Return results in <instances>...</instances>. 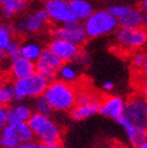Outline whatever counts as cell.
Returning <instances> with one entry per match:
<instances>
[{
    "label": "cell",
    "instance_id": "7bdbcfd3",
    "mask_svg": "<svg viewBox=\"0 0 147 148\" xmlns=\"http://www.w3.org/2000/svg\"><path fill=\"white\" fill-rule=\"evenodd\" d=\"M116 148H122V147H116Z\"/></svg>",
    "mask_w": 147,
    "mask_h": 148
},
{
    "label": "cell",
    "instance_id": "1f68e13d",
    "mask_svg": "<svg viewBox=\"0 0 147 148\" xmlns=\"http://www.w3.org/2000/svg\"><path fill=\"white\" fill-rule=\"evenodd\" d=\"M140 89H141V95L147 100V76H142L140 78Z\"/></svg>",
    "mask_w": 147,
    "mask_h": 148
},
{
    "label": "cell",
    "instance_id": "30bf717a",
    "mask_svg": "<svg viewBox=\"0 0 147 148\" xmlns=\"http://www.w3.org/2000/svg\"><path fill=\"white\" fill-rule=\"evenodd\" d=\"M48 21H49V17H48L46 10L41 9V10L34 11L32 14H28L24 19L18 22L16 28L21 32L35 34V33H40L42 29L45 28Z\"/></svg>",
    "mask_w": 147,
    "mask_h": 148
},
{
    "label": "cell",
    "instance_id": "5bb4252c",
    "mask_svg": "<svg viewBox=\"0 0 147 148\" xmlns=\"http://www.w3.org/2000/svg\"><path fill=\"white\" fill-rule=\"evenodd\" d=\"M34 72H36V63L33 60H29L22 56L13 60H10L9 73L13 79L27 77Z\"/></svg>",
    "mask_w": 147,
    "mask_h": 148
},
{
    "label": "cell",
    "instance_id": "603a6c76",
    "mask_svg": "<svg viewBox=\"0 0 147 148\" xmlns=\"http://www.w3.org/2000/svg\"><path fill=\"white\" fill-rule=\"evenodd\" d=\"M33 110L36 113H41V114H46V116H51L53 112V108L51 106V103L48 102V100L45 98V95H41V97L34 99L33 102Z\"/></svg>",
    "mask_w": 147,
    "mask_h": 148
},
{
    "label": "cell",
    "instance_id": "6da1fadb",
    "mask_svg": "<svg viewBox=\"0 0 147 148\" xmlns=\"http://www.w3.org/2000/svg\"><path fill=\"white\" fill-rule=\"evenodd\" d=\"M117 123L124 129L131 146H140L147 140V100L142 95L131 97Z\"/></svg>",
    "mask_w": 147,
    "mask_h": 148
},
{
    "label": "cell",
    "instance_id": "2e32d148",
    "mask_svg": "<svg viewBox=\"0 0 147 148\" xmlns=\"http://www.w3.org/2000/svg\"><path fill=\"white\" fill-rule=\"evenodd\" d=\"M33 107L24 102H16L7 106V119L9 123H28L33 114Z\"/></svg>",
    "mask_w": 147,
    "mask_h": 148
},
{
    "label": "cell",
    "instance_id": "277c9868",
    "mask_svg": "<svg viewBox=\"0 0 147 148\" xmlns=\"http://www.w3.org/2000/svg\"><path fill=\"white\" fill-rule=\"evenodd\" d=\"M84 29L88 38H100L116 32L118 27V18L115 17L109 10L94 11L89 17L84 21Z\"/></svg>",
    "mask_w": 147,
    "mask_h": 148
},
{
    "label": "cell",
    "instance_id": "8992f818",
    "mask_svg": "<svg viewBox=\"0 0 147 148\" xmlns=\"http://www.w3.org/2000/svg\"><path fill=\"white\" fill-rule=\"evenodd\" d=\"M116 42L122 49L137 51L147 46V30L142 28H120L116 32Z\"/></svg>",
    "mask_w": 147,
    "mask_h": 148
},
{
    "label": "cell",
    "instance_id": "d590c367",
    "mask_svg": "<svg viewBox=\"0 0 147 148\" xmlns=\"http://www.w3.org/2000/svg\"><path fill=\"white\" fill-rule=\"evenodd\" d=\"M47 148H64V147H63V145L60 142H56V143L47 145Z\"/></svg>",
    "mask_w": 147,
    "mask_h": 148
},
{
    "label": "cell",
    "instance_id": "4dcf8cb0",
    "mask_svg": "<svg viewBox=\"0 0 147 148\" xmlns=\"http://www.w3.org/2000/svg\"><path fill=\"white\" fill-rule=\"evenodd\" d=\"M19 148H47V145L42 143L40 141H29L25 143H22V146Z\"/></svg>",
    "mask_w": 147,
    "mask_h": 148
},
{
    "label": "cell",
    "instance_id": "f35d334b",
    "mask_svg": "<svg viewBox=\"0 0 147 148\" xmlns=\"http://www.w3.org/2000/svg\"><path fill=\"white\" fill-rule=\"evenodd\" d=\"M136 148H147V140H146V141H144L140 146H137Z\"/></svg>",
    "mask_w": 147,
    "mask_h": 148
},
{
    "label": "cell",
    "instance_id": "ac0fdd59",
    "mask_svg": "<svg viewBox=\"0 0 147 148\" xmlns=\"http://www.w3.org/2000/svg\"><path fill=\"white\" fill-rule=\"evenodd\" d=\"M70 7L77 21H86L94 12L92 4L88 0H71Z\"/></svg>",
    "mask_w": 147,
    "mask_h": 148
},
{
    "label": "cell",
    "instance_id": "5b68a950",
    "mask_svg": "<svg viewBox=\"0 0 147 148\" xmlns=\"http://www.w3.org/2000/svg\"><path fill=\"white\" fill-rule=\"evenodd\" d=\"M48 83V81L39 72H34L27 77L14 79L12 84L14 88L16 100L23 101L25 99H36L41 97L45 94Z\"/></svg>",
    "mask_w": 147,
    "mask_h": 148
},
{
    "label": "cell",
    "instance_id": "cb8c5ba5",
    "mask_svg": "<svg viewBox=\"0 0 147 148\" xmlns=\"http://www.w3.org/2000/svg\"><path fill=\"white\" fill-rule=\"evenodd\" d=\"M13 42V30L9 25L1 24L0 25V48L6 51Z\"/></svg>",
    "mask_w": 147,
    "mask_h": 148
},
{
    "label": "cell",
    "instance_id": "484cf974",
    "mask_svg": "<svg viewBox=\"0 0 147 148\" xmlns=\"http://www.w3.org/2000/svg\"><path fill=\"white\" fill-rule=\"evenodd\" d=\"M129 9L130 7L129 6H123V5H113V6H110L109 7V11L111 12L115 17H117V18H121V17H123L124 14H126L128 11H129Z\"/></svg>",
    "mask_w": 147,
    "mask_h": 148
},
{
    "label": "cell",
    "instance_id": "7a4b0ae2",
    "mask_svg": "<svg viewBox=\"0 0 147 148\" xmlns=\"http://www.w3.org/2000/svg\"><path fill=\"white\" fill-rule=\"evenodd\" d=\"M43 95L57 112H71L77 103V92L74 86L60 79L51 81Z\"/></svg>",
    "mask_w": 147,
    "mask_h": 148
},
{
    "label": "cell",
    "instance_id": "b9f144b4",
    "mask_svg": "<svg viewBox=\"0 0 147 148\" xmlns=\"http://www.w3.org/2000/svg\"><path fill=\"white\" fill-rule=\"evenodd\" d=\"M122 148H131V147H122Z\"/></svg>",
    "mask_w": 147,
    "mask_h": 148
},
{
    "label": "cell",
    "instance_id": "d4e9b609",
    "mask_svg": "<svg viewBox=\"0 0 147 148\" xmlns=\"http://www.w3.org/2000/svg\"><path fill=\"white\" fill-rule=\"evenodd\" d=\"M22 143L17 140H14L9 136H0V147L3 148H19Z\"/></svg>",
    "mask_w": 147,
    "mask_h": 148
},
{
    "label": "cell",
    "instance_id": "d6a6232c",
    "mask_svg": "<svg viewBox=\"0 0 147 148\" xmlns=\"http://www.w3.org/2000/svg\"><path fill=\"white\" fill-rule=\"evenodd\" d=\"M113 87H115V84H113V82H111V81H105V82L102 83V89L106 90V92H111L113 89Z\"/></svg>",
    "mask_w": 147,
    "mask_h": 148
},
{
    "label": "cell",
    "instance_id": "8fae6325",
    "mask_svg": "<svg viewBox=\"0 0 147 148\" xmlns=\"http://www.w3.org/2000/svg\"><path fill=\"white\" fill-rule=\"evenodd\" d=\"M47 48L54 52L64 63L74 62V59L80 53V46L75 45V43H72L68 40L59 39V38H53L48 42Z\"/></svg>",
    "mask_w": 147,
    "mask_h": 148
},
{
    "label": "cell",
    "instance_id": "7c38bea8",
    "mask_svg": "<svg viewBox=\"0 0 147 148\" xmlns=\"http://www.w3.org/2000/svg\"><path fill=\"white\" fill-rule=\"evenodd\" d=\"M0 134L3 136L12 137L21 143L29 142L35 137L28 123H7L6 127L0 131Z\"/></svg>",
    "mask_w": 147,
    "mask_h": 148
},
{
    "label": "cell",
    "instance_id": "e575fe53",
    "mask_svg": "<svg viewBox=\"0 0 147 148\" xmlns=\"http://www.w3.org/2000/svg\"><path fill=\"white\" fill-rule=\"evenodd\" d=\"M7 58V54H6V51L0 48V63H4L5 59Z\"/></svg>",
    "mask_w": 147,
    "mask_h": 148
},
{
    "label": "cell",
    "instance_id": "f546056e",
    "mask_svg": "<svg viewBox=\"0 0 147 148\" xmlns=\"http://www.w3.org/2000/svg\"><path fill=\"white\" fill-rule=\"evenodd\" d=\"M74 62H75L77 65H81V66H86L88 63H89V57H88L87 53H84V52H81L77 54V57L74 59Z\"/></svg>",
    "mask_w": 147,
    "mask_h": 148
},
{
    "label": "cell",
    "instance_id": "4316f807",
    "mask_svg": "<svg viewBox=\"0 0 147 148\" xmlns=\"http://www.w3.org/2000/svg\"><path fill=\"white\" fill-rule=\"evenodd\" d=\"M144 62H145V53H142V52H136V53H134V56L131 57V65H133V68L136 70L141 71L142 66H144Z\"/></svg>",
    "mask_w": 147,
    "mask_h": 148
},
{
    "label": "cell",
    "instance_id": "d6986e66",
    "mask_svg": "<svg viewBox=\"0 0 147 148\" xmlns=\"http://www.w3.org/2000/svg\"><path fill=\"white\" fill-rule=\"evenodd\" d=\"M28 5V0H4L1 13L5 18H10L22 12Z\"/></svg>",
    "mask_w": 147,
    "mask_h": 148
},
{
    "label": "cell",
    "instance_id": "4fadbf2b",
    "mask_svg": "<svg viewBox=\"0 0 147 148\" xmlns=\"http://www.w3.org/2000/svg\"><path fill=\"white\" fill-rule=\"evenodd\" d=\"M126 102L127 101H124V99L118 97V95L106 97L100 103V113L104 117L117 121L123 114Z\"/></svg>",
    "mask_w": 147,
    "mask_h": 148
},
{
    "label": "cell",
    "instance_id": "f1b7e54d",
    "mask_svg": "<svg viewBox=\"0 0 147 148\" xmlns=\"http://www.w3.org/2000/svg\"><path fill=\"white\" fill-rule=\"evenodd\" d=\"M7 123H9V119H7V107L0 105V131L6 127Z\"/></svg>",
    "mask_w": 147,
    "mask_h": 148
},
{
    "label": "cell",
    "instance_id": "7402d4cb",
    "mask_svg": "<svg viewBox=\"0 0 147 148\" xmlns=\"http://www.w3.org/2000/svg\"><path fill=\"white\" fill-rule=\"evenodd\" d=\"M14 100H16V94H14L13 84L5 83L3 87H0V105L7 107L13 103Z\"/></svg>",
    "mask_w": 147,
    "mask_h": 148
},
{
    "label": "cell",
    "instance_id": "ba28073f",
    "mask_svg": "<svg viewBox=\"0 0 147 148\" xmlns=\"http://www.w3.org/2000/svg\"><path fill=\"white\" fill-rule=\"evenodd\" d=\"M51 33H52L53 38L68 40L77 46H82L88 38L84 25L80 21H74L63 25H57L52 29Z\"/></svg>",
    "mask_w": 147,
    "mask_h": 148
},
{
    "label": "cell",
    "instance_id": "60d3db41",
    "mask_svg": "<svg viewBox=\"0 0 147 148\" xmlns=\"http://www.w3.org/2000/svg\"><path fill=\"white\" fill-rule=\"evenodd\" d=\"M3 1L4 0H0V6H3Z\"/></svg>",
    "mask_w": 147,
    "mask_h": 148
},
{
    "label": "cell",
    "instance_id": "44dd1931",
    "mask_svg": "<svg viewBox=\"0 0 147 148\" xmlns=\"http://www.w3.org/2000/svg\"><path fill=\"white\" fill-rule=\"evenodd\" d=\"M58 78L60 81H63V82L72 84L74 82H76L77 78H78L77 69L69 63H64L60 66V69L58 70Z\"/></svg>",
    "mask_w": 147,
    "mask_h": 148
},
{
    "label": "cell",
    "instance_id": "ffe728a7",
    "mask_svg": "<svg viewBox=\"0 0 147 148\" xmlns=\"http://www.w3.org/2000/svg\"><path fill=\"white\" fill-rule=\"evenodd\" d=\"M42 51H43V48L36 42L28 41V42H24L23 45H21V56L29 59V60H33L35 63L39 60Z\"/></svg>",
    "mask_w": 147,
    "mask_h": 148
},
{
    "label": "cell",
    "instance_id": "8d00e7d4",
    "mask_svg": "<svg viewBox=\"0 0 147 148\" xmlns=\"http://www.w3.org/2000/svg\"><path fill=\"white\" fill-rule=\"evenodd\" d=\"M140 9L145 12V13H147V0H144V1L141 3V5H140Z\"/></svg>",
    "mask_w": 147,
    "mask_h": 148
},
{
    "label": "cell",
    "instance_id": "83f0119b",
    "mask_svg": "<svg viewBox=\"0 0 147 148\" xmlns=\"http://www.w3.org/2000/svg\"><path fill=\"white\" fill-rule=\"evenodd\" d=\"M6 54L10 60H13V59L21 57V45H18V43L14 41L12 45L6 49Z\"/></svg>",
    "mask_w": 147,
    "mask_h": 148
},
{
    "label": "cell",
    "instance_id": "52a82bcc",
    "mask_svg": "<svg viewBox=\"0 0 147 148\" xmlns=\"http://www.w3.org/2000/svg\"><path fill=\"white\" fill-rule=\"evenodd\" d=\"M43 9L46 10L49 21L57 25L77 21L71 11L70 3L67 0H46L43 3Z\"/></svg>",
    "mask_w": 147,
    "mask_h": 148
},
{
    "label": "cell",
    "instance_id": "ab89813d",
    "mask_svg": "<svg viewBox=\"0 0 147 148\" xmlns=\"http://www.w3.org/2000/svg\"><path fill=\"white\" fill-rule=\"evenodd\" d=\"M144 28L147 30V13H145V19H144Z\"/></svg>",
    "mask_w": 147,
    "mask_h": 148
},
{
    "label": "cell",
    "instance_id": "836d02e7",
    "mask_svg": "<svg viewBox=\"0 0 147 148\" xmlns=\"http://www.w3.org/2000/svg\"><path fill=\"white\" fill-rule=\"evenodd\" d=\"M141 73H142V76H147V52L145 53V62H144V66L141 69Z\"/></svg>",
    "mask_w": 147,
    "mask_h": 148
},
{
    "label": "cell",
    "instance_id": "74e56055",
    "mask_svg": "<svg viewBox=\"0 0 147 148\" xmlns=\"http://www.w3.org/2000/svg\"><path fill=\"white\" fill-rule=\"evenodd\" d=\"M5 83H7V82H6V77H5L4 75H1V73H0V87H3Z\"/></svg>",
    "mask_w": 147,
    "mask_h": 148
},
{
    "label": "cell",
    "instance_id": "9c48e42d",
    "mask_svg": "<svg viewBox=\"0 0 147 148\" xmlns=\"http://www.w3.org/2000/svg\"><path fill=\"white\" fill-rule=\"evenodd\" d=\"M64 64V62L49 48H45L36 62V72L45 77L48 82L54 81L58 77V70Z\"/></svg>",
    "mask_w": 147,
    "mask_h": 148
},
{
    "label": "cell",
    "instance_id": "e0dca14e",
    "mask_svg": "<svg viewBox=\"0 0 147 148\" xmlns=\"http://www.w3.org/2000/svg\"><path fill=\"white\" fill-rule=\"evenodd\" d=\"M145 19V12L141 9L130 7L129 11L118 19L121 28H142Z\"/></svg>",
    "mask_w": 147,
    "mask_h": 148
},
{
    "label": "cell",
    "instance_id": "9a60e30c",
    "mask_svg": "<svg viewBox=\"0 0 147 148\" xmlns=\"http://www.w3.org/2000/svg\"><path fill=\"white\" fill-rule=\"evenodd\" d=\"M100 103L101 101L97 98L77 102L76 106L71 110V118L74 121H84L97 113H100Z\"/></svg>",
    "mask_w": 147,
    "mask_h": 148
},
{
    "label": "cell",
    "instance_id": "3957f363",
    "mask_svg": "<svg viewBox=\"0 0 147 148\" xmlns=\"http://www.w3.org/2000/svg\"><path fill=\"white\" fill-rule=\"evenodd\" d=\"M28 124L32 128L34 136L38 138V141L45 145L60 142L62 129L49 116L34 112L30 119L28 121Z\"/></svg>",
    "mask_w": 147,
    "mask_h": 148
}]
</instances>
